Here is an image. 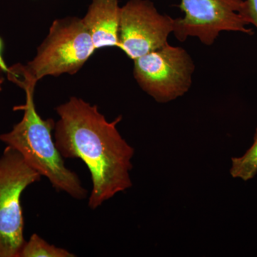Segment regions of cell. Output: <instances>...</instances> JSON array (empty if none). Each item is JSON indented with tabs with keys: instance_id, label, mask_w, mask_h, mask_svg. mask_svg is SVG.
I'll return each instance as SVG.
<instances>
[{
	"instance_id": "obj_6",
	"label": "cell",
	"mask_w": 257,
	"mask_h": 257,
	"mask_svg": "<svg viewBox=\"0 0 257 257\" xmlns=\"http://www.w3.org/2000/svg\"><path fill=\"white\" fill-rule=\"evenodd\" d=\"M179 8L183 18L175 19L173 34L184 42L197 37L211 46L221 32H239L252 35L245 17L243 0H181Z\"/></svg>"
},
{
	"instance_id": "obj_1",
	"label": "cell",
	"mask_w": 257,
	"mask_h": 257,
	"mask_svg": "<svg viewBox=\"0 0 257 257\" xmlns=\"http://www.w3.org/2000/svg\"><path fill=\"white\" fill-rule=\"evenodd\" d=\"M55 143L63 158L79 159L92 181L89 207L95 209L117 193L133 186L130 172L135 150L121 138L116 124L80 98L72 96L56 108Z\"/></svg>"
},
{
	"instance_id": "obj_2",
	"label": "cell",
	"mask_w": 257,
	"mask_h": 257,
	"mask_svg": "<svg viewBox=\"0 0 257 257\" xmlns=\"http://www.w3.org/2000/svg\"><path fill=\"white\" fill-rule=\"evenodd\" d=\"M26 102L15 109L24 111L23 119L10 133L0 135V141L13 147L40 175L47 177L57 191L77 199H83L87 191L77 174L64 165L63 157L52 137L55 122L43 119L37 113L34 101L35 88H25Z\"/></svg>"
},
{
	"instance_id": "obj_4",
	"label": "cell",
	"mask_w": 257,
	"mask_h": 257,
	"mask_svg": "<svg viewBox=\"0 0 257 257\" xmlns=\"http://www.w3.org/2000/svg\"><path fill=\"white\" fill-rule=\"evenodd\" d=\"M42 176L13 147L0 157V257H20L25 243L21 196Z\"/></svg>"
},
{
	"instance_id": "obj_5",
	"label": "cell",
	"mask_w": 257,
	"mask_h": 257,
	"mask_svg": "<svg viewBox=\"0 0 257 257\" xmlns=\"http://www.w3.org/2000/svg\"><path fill=\"white\" fill-rule=\"evenodd\" d=\"M134 77L157 102L167 103L190 89L195 64L187 50L167 43L134 60Z\"/></svg>"
},
{
	"instance_id": "obj_12",
	"label": "cell",
	"mask_w": 257,
	"mask_h": 257,
	"mask_svg": "<svg viewBox=\"0 0 257 257\" xmlns=\"http://www.w3.org/2000/svg\"><path fill=\"white\" fill-rule=\"evenodd\" d=\"M2 50H3V41L0 38V67L3 69V72H8V69L5 64L4 59H3V55H2Z\"/></svg>"
},
{
	"instance_id": "obj_9",
	"label": "cell",
	"mask_w": 257,
	"mask_h": 257,
	"mask_svg": "<svg viewBox=\"0 0 257 257\" xmlns=\"http://www.w3.org/2000/svg\"><path fill=\"white\" fill-rule=\"evenodd\" d=\"M74 253L64 248L47 242L37 234H33L20 251V257H74Z\"/></svg>"
},
{
	"instance_id": "obj_8",
	"label": "cell",
	"mask_w": 257,
	"mask_h": 257,
	"mask_svg": "<svg viewBox=\"0 0 257 257\" xmlns=\"http://www.w3.org/2000/svg\"><path fill=\"white\" fill-rule=\"evenodd\" d=\"M120 10L118 0H92L82 20L95 49L118 47Z\"/></svg>"
},
{
	"instance_id": "obj_11",
	"label": "cell",
	"mask_w": 257,
	"mask_h": 257,
	"mask_svg": "<svg viewBox=\"0 0 257 257\" xmlns=\"http://www.w3.org/2000/svg\"><path fill=\"white\" fill-rule=\"evenodd\" d=\"M245 17L257 28V0H245Z\"/></svg>"
},
{
	"instance_id": "obj_3",
	"label": "cell",
	"mask_w": 257,
	"mask_h": 257,
	"mask_svg": "<svg viewBox=\"0 0 257 257\" xmlns=\"http://www.w3.org/2000/svg\"><path fill=\"white\" fill-rule=\"evenodd\" d=\"M95 50L82 19H58L51 25L35 58L27 65L15 64L7 73L23 89L35 88L37 82L47 76L77 73Z\"/></svg>"
},
{
	"instance_id": "obj_10",
	"label": "cell",
	"mask_w": 257,
	"mask_h": 257,
	"mask_svg": "<svg viewBox=\"0 0 257 257\" xmlns=\"http://www.w3.org/2000/svg\"><path fill=\"white\" fill-rule=\"evenodd\" d=\"M231 161L230 174L234 178L248 181L257 175V128L251 147L242 157H233Z\"/></svg>"
},
{
	"instance_id": "obj_13",
	"label": "cell",
	"mask_w": 257,
	"mask_h": 257,
	"mask_svg": "<svg viewBox=\"0 0 257 257\" xmlns=\"http://www.w3.org/2000/svg\"><path fill=\"white\" fill-rule=\"evenodd\" d=\"M3 70L2 69L1 67H0V92L2 91V87H3V82H4V78L3 77Z\"/></svg>"
},
{
	"instance_id": "obj_7",
	"label": "cell",
	"mask_w": 257,
	"mask_h": 257,
	"mask_svg": "<svg viewBox=\"0 0 257 257\" xmlns=\"http://www.w3.org/2000/svg\"><path fill=\"white\" fill-rule=\"evenodd\" d=\"M174 24L150 0H130L120 10L118 48L136 60L167 45Z\"/></svg>"
}]
</instances>
